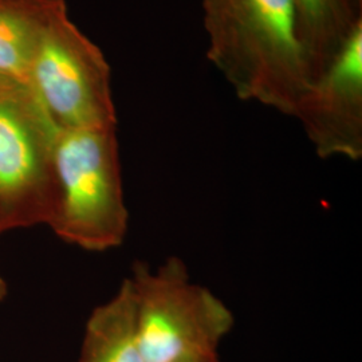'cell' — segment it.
I'll return each mask as SVG.
<instances>
[{"instance_id": "6da1fadb", "label": "cell", "mask_w": 362, "mask_h": 362, "mask_svg": "<svg viewBox=\"0 0 362 362\" xmlns=\"http://www.w3.org/2000/svg\"><path fill=\"white\" fill-rule=\"evenodd\" d=\"M208 59L243 101L294 117L311 83L294 0H202Z\"/></svg>"}, {"instance_id": "7a4b0ae2", "label": "cell", "mask_w": 362, "mask_h": 362, "mask_svg": "<svg viewBox=\"0 0 362 362\" xmlns=\"http://www.w3.org/2000/svg\"><path fill=\"white\" fill-rule=\"evenodd\" d=\"M116 129H59L55 139L57 200L49 227L86 251L121 246L128 233Z\"/></svg>"}, {"instance_id": "3957f363", "label": "cell", "mask_w": 362, "mask_h": 362, "mask_svg": "<svg viewBox=\"0 0 362 362\" xmlns=\"http://www.w3.org/2000/svg\"><path fill=\"white\" fill-rule=\"evenodd\" d=\"M145 362H177L218 354L233 327L228 306L194 282L181 259L152 270L137 263L129 276Z\"/></svg>"}, {"instance_id": "277c9868", "label": "cell", "mask_w": 362, "mask_h": 362, "mask_svg": "<svg viewBox=\"0 0 362 362\" xmlns=\"http://www.w3.org/2000/svg\"><path fill=\"white\" fill-rule=\"evenodd\" d=\"M28 86L58 129L117 128L112 71L101 49L57 0L42 30Z\"/></svg>"}, {"instance_id": "5b68a950", "label": "cell", "mask_w": 362, "mask_h": 362, "mask_svg": "<svg viewBox=\"0 0 362 362\" xmlns=\"http://www.w3.org/2000/svg\"><path fill=\"white\" fill-rule=\"evenodd\" d=\"M33 90L0 77V235L52 221L58 134Z\"/></svg>"}, {"instance_id": "8992f818", "label": "cell", "mask_w": 362, "mask_h": 362, "mask_svg": "<svg viewBox=\"0 0 362 362\" xmlns=\"http://www.w3.org/2000/svg\"><path fill=\"white\" fill-rule=\"evenodd\" d=\"M294 118L322 158L362 157V21L300 98Z\"/></svg>"}, {"instance_id": "52a82bcc", "label": "cell", "mask_w": 362, "mask_h": 362, "mask_svg": "<svg viewBox=\"0 0 362 362\" xmlns=\"http://www.w3.org/2000/svg\"><path fill=\"white\" fill-rule=\"evenodd\" d=\"M79 362H145L129 278L124 279L113 297L91 313Z\"/></svg>"}, {"instance_id": "ba28073f", "label": "cell", "mask_w": 362, "mask_h": 362, "mask_svg": "<svg viewBox=\"0 0 362 362\" xmlns=\"http://www.w3.org/2000/svg\"><path fill=\"white\" fill-rule=\"evenodd\" d=\"M298 34L311 82L320 77L362 21L350 0H294Z\"/></svg>"}, {"instance_id": "9c48e42d", "label": "cell", "mask_w": 362, "mask_h": 362, "mask_svg": "<svg viewBox=\"0 0 362 362\" xmlns=\"http://www.w3.org/2000/svg\"><path fill=\"white\" fill-rule=\"evenodd\" d=\"M55 1L0 0V77L28 86L39 37Z\"/></svg>"}, {"instance_id": "30bf717a", "label": "cell", "mask_w": 362, "mask_h": 362, "mask_svg": "<svg viewBox=\"0 0 362 362\" xmlns=\"http://www.w3.org/2000/svg\"><path fill=\"white\" fill-rule=\"evenodd\" d=\"M177 362H220L219 354L215 356H206V357H196V358H188Z\"/></svg>"}, {"instance_id": "8fae6325", "label": "cell", "mask_w": 362, "mask_h": 362, "mask_svg": "<svg viewBox=\"0 0 362 362\" xmlns=\"http://www.w3.org/2000/svg\"><path fill=\"white\" fill-rule=\"evenodd\" d=\"M6 294H7V285H6L4 279L0 276V302L4 299Z\"/></svg>"}, {"instance_id": "7c38bea8", "label": "cell", "mask_w": 362, "mask_h": 362, "mask_svg": "<svg viewBox=\"0 0 362 362\" xmlns=\"http://www.w3.org/2000/svg\"><path fill=\"white\" fill-rule=\"evenodd\" d=\"M357 13H362V0H350Z\"/></svg>"}]
</instances>
